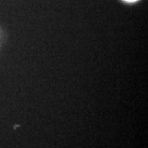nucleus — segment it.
<instances>
[{
	"label": "nucleus",
	"instance_id": "obj_1",
	"mask_svg": "<svg viewBox=\"0 0 148 148\" xmlns=\"http://www.w3.org/2000/svg\"><path fill=\"white\" fill-rule=\"evenodd\" d=\"M126 1H128V2H134V1H137V0H126Z\"/></svg>",
	"mask_w": 148,
	"mask_h": 148
}]
</instances>
